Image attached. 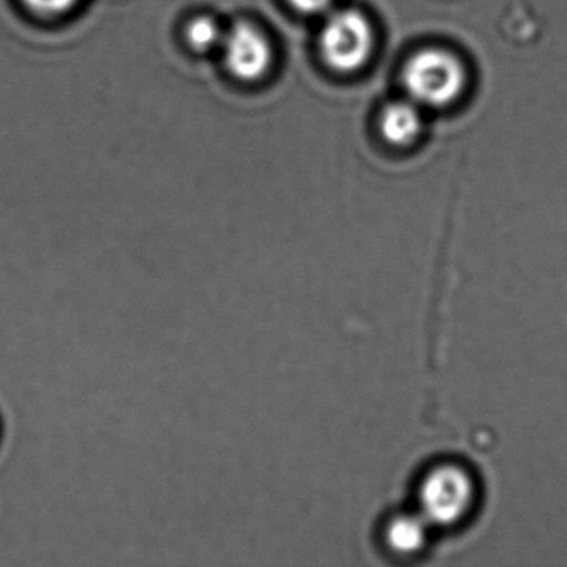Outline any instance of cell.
<instances>
[{
    "label": "cell",
    "mask_w": 567,
    "mask_h": 567,
    "mask_svg": "<svg viewBox=\"0 0 567 567\" xmlns=\"http://www.w3.org/2000/svg\"><path fill=\"white\" fill-rule=\"evenodd\" d=\"M403 81L414 104L444 107L460 97L466 74L454 55L427 49L410 59Z\"/></svg>",
    "instance_id": "1"
},
{
    "label": "cell",
    "mask_w": 567,
    "mask_h": 567,
    "mask_svg": "<svg viewBox=\"0 0 567 567\" xmlns=\"http://www.w3.org/2000/svg\"><path fill=\"white\" fill-rule=\"evenodd\" d=\"M220 45L228 71L240 81H258L270 71L274 62L270 42L255 25L240 22L225 32Z\"/></svg>",
    "instance_id": "3"
},
{
    "label": "cell",
    "mask_w": 567,
    "mask_h": 567,
    "mask_svg": "<svg viewBox=\"0 0 567 567\" xmlns=\"http://www.w3.org/2000/svg\"><path fill=\"white\" fill-rule=\"evenodd\" d=\"M423 131V117L416 105L394 102L381 115V132L390 144L408 145L416 141Z\"/></svg>",
    "instance_id": "5"
},
{
    "label": "cell",
    "mask_w": 567,
    "mask_h": 567,
    "mask_svg": "<svg viewBox=\"0 0 567 567\" xmlns=\"http://www.w3.org/2000/svg\"><path fill=\"white\" fill-rule=\"evenodd\" d=\"M373 49L370 22L357 11H338L324 22L320 51L324 62L338 72H354L367 64Z\"/></svg>",
    "instance_id": "2"
},
{
    "label": "cell",
    "mask_w": 567,
    "mask_h": 567,
    "mask_svg": "<svg viewBox=\"0 0 567 567\" xmlns=\"http://www.w3.org/2000/svg\"><path fill=\"white\" fill-rule=\"evenodd\" d=\"M225 32L210 18H198L187 28V41L195 51H210L221 44Z\"/></svg>",
    "instance_id": "6"
},
{
    "label": "cell",
    "mask_w": 567,
    "mask_h": 567,
    "mask_svg": "<svg viewBox=\"0 0 567 567\" xmlns=\"http://www.w3.org/2000/svg\"><path fill=\"white\" fill-rule=\"evenodd\" d=\"M79 0H24V4L38 14L59 16L71 11Z\"/></svg>",
    "instance_id": "8"
},
{
    "label": "cell",
    "mask_w": 567,
    "mask_h": 567,
    "mask_svg": "<svg viewBox=\"0 0 567 567\" xmlns=\"http://www.w3.org/2000/svg\"><path fill=\"white\" fill-rule=\"evenodd\" d=\"M288 2L298 12H303V14L308 16L323 14L333 6V0H288Z\"/></svg>",
    "instance_id": "9"
},
{
    "label": "cell",
    "mask_w": 567,
    "mask_h": 567,
    "mask_svg": "<svg viewBox=\"0 0 567 567\" xmlns=\"http://www.w3.org/2000/svg\"><path fill=\"white\" fill-rule=\"evenodd\" d=\"M421 497L431 519L453 523L470 509L473 503V483L460 467H440L424 481Z\"/></svg>",
    "instance_id": "4"
},
{
    "label": "cell",
    "mask_w": 567,
    "mask_h": 567,
    "mask_svg": "<svg viewBox=\"0 0 567 567\" xmlns=\"http://www.w3.org/2000/svg\"><path fill=\"white\" fill-rule=\"evenodd\" d=\"M390 539L396 549L413 550L423 540V530L417 529L413 520H398L391 529Z\"/></svg>",
    "instance_id": "7"
}]
</instances>
